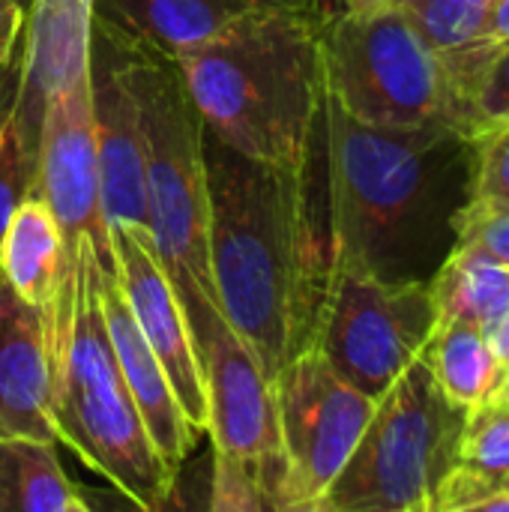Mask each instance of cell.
<instances>
[{"label": "cell", "instance_id": "6da1fadb", "mask_svg": "<svg viewBox=\"0 0 509 512\" xmlns=\"http://www.w3.org/2000/svg\"><path fill=\"white\" fill-rule=\"evenodd\" d=\"M330 267L429 282L474 198V138L450 126H372L324 99Z\"/></svg>", "mask_w": 509, "mask_h": 512}, {"label": "cell", "instance_id": "7a4b0ae2", "mask_svg": "<svg viewBox=\"0 0 509 512\" xmlns=\"http://www.w3.org/2000/svg\"><path fill=\"white\" fill-rule=\"evenodd\" d=\"M204 162L213 297L276 381L288 360L315 345L330 282L309 171L249 159L207 129Z\"/></svg>", "mask_w": 509, "mask_h": 512}, {"label": "cell", "instance_id": "3957f363", "mask_svg": "<svg viewBox=\"0 0 509 512\" xmlns=\"http://www.w3.org/2000/svg\"><path fill=\"white\" fill-rule=\"evenodd\" d=\"M324 18L261 3L177 57L204 129L249 159L309 171L327 99Z\"/></svg>", "mask_w": 509, "mask_h": 512}, {"label": "cell", "instance_id": "277c9868", "mask_svg": "<svg viewBox=\"0 0 509 512\" xmlns=\"http://www.w3.org/2000/svg\"><path fill=\"white\" fill-rule=\"evenodd\" d=\"M51 423L93 474L144 512L168 510L177 471L165 465L117 366L105 312L102 267L87 240L72 252V303L48 336Z\"/></svg>", "mask_w": 509, "mask_h": 512}, {"label": "cell", "instance_id": "5b68a950", "mask_svg": "<svg viewBox=\"0 0 509 512\" xmlns=\"http://www.w3.org/2000/svg\"><path fill=\"white\" fill-rule=\"evenodd\" d=\"M99 27L114 39L123 75L138 102L153 246L180 297L189 291H204L213 297L207 261V162L201 114L174 60L147 54L105 24Z\"/></svg>", "mask_w": 509, "mask_h": 512}, {"label": "cell", "instance_id": "8992f818", "mask_svg": "<svg viewBox=\"0 0 509 512\" xmlns=\"http://www.w3.org/2000/svg\"><path fill=\"white\" fill-rule=\"evenodd\" d=\"M468 408L456 405L417 354L375 399V411L318 512H435L462 462Z\"/></svg>", "mask_w": 509, "mask_h": 512}, {"label": "cell", "instance_id": "52a82bcc", "mask_svg": "<svg viewBox=\"0 0 509 512\" xmlns=\"http://www.w3.org/2000/svg\"><path fill=\"white\" fill-rule=\"evenodd\" d=\"M321 54L327 96L351 117L390 129L450 126L465 132L444 54L399 6L330 12L321 27Z\"/></svg>", "mask_w": 509, "mask_h": 512}, {"label": "cell", "instance_id": "ba28073f", "mask_svg": "<svg viewBox=\"0 0 509 512\" xmlns=\"http://www.w3.org/2000/svg\"><path fill=\"white\" fill-rule=\"evenodd\" d=\"M435 318L429 282L330 267L315 348L348 384L378 399L423 351Z\"/></svg>", "mask_w": 509, "mask_h": 512}, {"label": "cell", "instance_id": "9c48e42d", "mask_svg": "<svg viewBox=\"0 0 509 512\" xmlns=\"http://www.w3.org/2000/svg\"><path fill=\"white\" fill-rule=\"evenodd\" d=\"M285 459V512H318L354 453L375 399L348 384L312 345L273 381Z\"/></svg>", "mask_w": 509, "mask_h": 512}, {"label": "cell", "instance_id": "30bf717a", "mask_svg": "<svg viewBox=\"0 0 509 512\" xmlns=\"http://www.w3.org/2000/svg\"><path fill=\"white\" fill-rule=\"evenodd\" d=\"M207 396V435L216 450L249 459H270L282 453L276 387L264 372L252 345L225 321L216 300L204 291L180 297Z\"/></svg>", "mask_w": 509, "mask_h": 512}, {"label": "cell", "instance_id": "8fae6325", "mask_svg": "<svg viewBox=\"0 0 509 512\" xmlns=\"http://www.w3.org/2000/svg\"><path fill=\"white\" fill-rule=\"evenodd\" d=\"M33 186L48 201L60 225L69 264L75 246L87 240L99 258L102 276L117 279L114 240L102 207L99 162L90 120V69L45 99L36 132Z\"/></svg>", "mask_w": 509, "mask_h": 512}, {"label": "cell", "instance_id": "7c38bea8", "mask_svg": "<svg viewBox=\"0 0 509 512\" xmlns=\"http://www.w3.org/2000/svg\"><path fill=\"white\" fill-rule=\"evenodd\" d=\"M111 240L117 258V285L129 303V312L159 357L183 414L201 435H207V396L192 327L183 300L153 246V237L141 225H117L111 228Z\"/></svg>", "mask_w": 509, "mask_h": 512}, {"label": "cell", "instance_id": "4fadbf2b", "mask_svg": "<svg viewBox=\"0 0 509 512\" xmlns=\"http://www.w3.org/2000/svg\"><path fill=\"white\" fill-rule=\"evenodd\" d=\"M90 120L108 228L141 225L150 231L138 102L114 39L96 21L90 24Z\"/></svg>", "mask_w": 509, "mask_h": 512}, {"label": "cell", "instance_id": "5bb4252c", "mask_svg": "<svg viewBox=\"0 0 509 512\" xmlns=\"http://www.w3.org/2000/svg\"><path fill=\"white\" fill-rule=\"evenodd\" d=\"M93 0H30L9 117L36 150L45 99L90 69Z\"/></svg>", "mask_w": 509, "mask_h": 512}, {"label": "cell", "instance_id": "9a60e30c", "mask_svg": "<svg viewBox=\"0 0 509 512\" xmlns=\"http://www.w3.org/2000/svg\"><path fill=\"white\" fill-rule=\"evenodd\" d=\"M0 438L54 441L45 315L0 276Z\"/></svg>", "mask_w": 509, "mask_h": 512}, {"label": "cell", "instance_id": "2e32d148", "mask_svg": "<svg viewBox=\"0 0 509 512\" xmlns=\"http://www.w3.org/2000/svg\"><path fill=\"white\" fill-rule=\"evenodd\" d=\"M102 312H105L117 366H120L126 387L138 405L147 435L156 444L165 465L180 474V468L192 456L201 432L183 414L177 393H174L159 357L141 336L117 279H108V276H102Z\"/></svg>", "mask_w": 509, "mask_h": 512}, {"label": "cell", "instance_id": "e0dca14e", "mask_svg": "<svg viewBox=\"0 0 509 512\" xmlns=\"http://www.w3.org/2000/svg\"><path fill=\"white\" fill-rule=\"evenodd\" d=\"M0 276L54 327L72 303V264L48 201L30 186L0 243Z\"/></svg>", "mask_w": 509, "mask_h": 512}, {"label": "cell", "instance_id": "ac0fdd59", "mask_svg": "<svg viewBox=\"0 0 509 512\" xmlns=\"http://www.w3.org/2000/svg\"><path fill=\"white\" fill-rule=\"evenodd\" d=\"M261 0H93V18L129 45L177 60Z\"/></svg>", "mask_w": 509, "mask_h": 512}, {"label": "cell", "instance_id": "d6986e66", "mask_svg": "<svg viewBox=\"0 0 509 512\" xmlns=\"http://www.w3.org/2000/svg\"><path fill=\"white\" fill-rule=\"evenodd\" d=\"M81 489L66 477L54 441L0 438V512H84Z\"/></svg>", "mask_w": 509, "mask_h": 512}, {"label": "cell", "instance_id": "ffe728a7", "mask_svg": "<svg viewBox=\"0 0 509 512\" xmlns=\"http://www.w3.org/2000/svg\"><path fill=\"white\" fill-rule=\"evenodd\" d=\"M420 357L432 369L438 387L468 411L486 405L504 375V363L495 357L486 333L459 321L435 318Z\"/></svg>", "mask_w": 509, "mask_h": 512}, {"label": "cell", "instance_id": "44dd1931", "mask_svg": "<svg viewBox=\"0 0 509 512\" xmlns=\"http://www.w3.org/2000/svg\"><path fill=\"white\" fill-rule=\"evenodd\" d=\"M435 315L483 330L486 336L509 309V270L468 252L450 258L429 279Z\"/></svg>", "mask_w": 509, "mask_h": 512}, {"label": "cell", "instance_id": "7402d4cb", "mask_svg": "<svg viewBox=\"0 0 509 512\" xmlns=\"http://www.w3.org/2000/svg\"><path fill=\"white\" fill-rule=\"evenodd\" d=\"M435 51L486 39L495 0H393Z\"/></svg>", "mask_w": 509, "mask_h": 512}, {"label": "cell", "instance_id": "603a6c76", "mask_svg": "<svg viewBox=\"0 0 509 512\" xmlns=\"http://www.w3.org/2000/svg\"><path fill=\"white\" fill-rule=\"evenodd\" d=\"M207 510L273 512L270 489H267V459H249L213 447Z\"/></svg>", "mask_w": 509, "mask_h": 512}, {"label": "cell", "instance_id": "cb8c5ba5", "mask_svg": "<svg viewBox=\"0 0 509 512\" xmlns=\"http://www.w3.org/2000/svg\"><path fill=\"white\" fill-rule=\"evenodd\" d=\"M462 468L501 486L509 474V408L507 405H477L468 411L462 435Z\"/></svg>", "mask_w": 509, "mask_h": 512}, {"label": "cell", "instance_id": "d4e9b609", "mask_svg": "<svg viewBox=\"0 0 509 512\" xmlns=\"http://www.w3.org/2000/svg\"><path fill=\"white\" fill-rule=\"evenodd\" d=\"M36 177V150L27 144L9 111L0 123V243L18 201L30 192Z\"/></svg>", "mask_w": 509, "mask_h": 512}, {"label": "cell", "instance_id": "484cf974", "mask_svg": "<svg viewBox=\"0 0 509 512\" xmlns=\"http://www.w3.org/2000/svg\"><path fill=\"white\" fill-rule=\"evenodd\" d=\"M474 147H477L474 201L509 213V123L480 132L474 138Z\"/></svg>", "mask_w": 509, "mask_h": 512}, {"label": "cell", "instance_id": "4316f807", "mask_svg": "<svg viewBox=\"0 0 509 512\" xmlns=\"http://www.w3.org/2000/svg\"><path fill=\"white\" fill-rule=\"evenodd\" d=\"M453 252H468L509 270V213L483 207L471 198L459 219V240Z\"/></svg>", "mask_w": 509, "mask_h": 512}, {"label": "cell", "instance_id": "83f0119b", "mask_svg": "<svg viewBox=\"0 0 509 512\" xmlns=\"http://www.w3.org/2000/svg\"><path fill=\"white\" fill-rule=\"evenodd\" d=\"M477 135L509 123V39H498L495 51L486 60V69L474 96Z\"/></svg>", "mask_w": 509, "mask_h": 512}, {"label": "cell", "instance_id": "f1b7e54d", "mask_svg": "<svg viewBox=\"0 0 509 512\" xmlns=\"http://www.w3.org/2000/svg\"><path fill=\"white\" fill-rule=\"evenodd\" d=\"M24 21H27L24 6L9 9L0 18V81L9 72V66L18 63V48H21V39H24Z\"/></svg>", "mask_w": 509, "mask_h": 512}, {"label": "cell", "instance_id": "f546056e", "mask_svg": "<svg viewBox=\"0 0 509 512\" xmlns=\"http://www.w3.org/2000/svg\"><path fill=\"white\" fill-rule=\"evenodd\" d=\"M489 39H509V0H495L489 24H486Z\"/></svg>", "mask_w": 509, "mask_h": 512}, {"label": "cell", "instance_id": "4dcf8cb0", "mask_svg": "<svg viewBox=\"0 0 509 512\" xmlns=\"http://www.w3.org/2000/svg\"><path fill=\"white\" fill-rule=\"evenodd\" d=\"M489 339V345H492V351H495V357L509 366V309L501 315V321L492 327V333L486 336Z\"/></svg>", "mask_w": 509, "mask_h": 512}, {"label": "cell", "instance_id": "1f68e13d", "mask_svg": "<svg viewBox=\"0 0 509 512\" xmlns=\"http://www.w3.org/2000/svg\"><path fill=\"white\" fill-rule=\"evenodd\" d=\"M261 3H276V6H291V9H309L318 15H330L336 9V0H261Z\"/></svg>", "mask_w": 509, "mask_h": 512}, {"label": "cell", "instance_id": "d6a6232c", "mask_svg": "<svg viewBox=\"0 0 509 512\" xmlns=\"http://www.w3.org/2000/svg\"><path fill=\"white\" fill-rule=\"evenodd\" d=\"M477 510H509V492L507 489H498V492H492Z\"/></svg>", "mask_w": 509, "mask_h": 512}, {"label": "cell", "instance_id": "836d02e7", "mask_svg": "<svg viewBox=\"0 0 509 512\" xmlns=\"http://www.w3.org/2000/svg\"><path fill=\"white\" fill-rule=\"evenodd\" d=\"M393 0H336V9L333 12H342V9H375V6H387Z\"/></svg>", "mask_w": 509, "mask_h": 512}, {"label": "cell", "instance_id": "e575fe53", "mask_svg": "<svg viewBox=\"0 0 509 512\" xmlns=\"http://www.w3.org/2000/svg\"><path fill=\"white\" fill-rule=\"evenodd\" d=\"M489 402L492 405H507L509 408V366H504V375H501V381H498V387H495Z\"/></svg>", "mask_w": 509, "mask_h": 512}, {"label": "cell", "instance_id": "d590c367", "mask_svg": "<svg viewBox=\"0 0 509 512\" xmlns=\"http://www.w3.org/2000/svg\"><path fill=\"white\" fill-rule=\"evenodd\" d=\"M18 6H24V9H27V6H30V0H0V18H3L9 9H18Z\"/></svg>", "mask_w": 509, "mask_h": 512}, {"label": "cell", "instance_id": "8d00e7d4", "mask_svg": "<svg viewBox=\"0 0 509 512\" xmlns=\"http://www.w3.org/2000/svg\"><path fill=\"white\" fill-rule=\"evenodd\" d=\"M498 489H507V492H509V474L504 477V480H501V486H498Z\"/></svg>", "mask_w": 509, "mask_h": 512}, {"label": "cell", "instance_id": "74e56055", "mask_svg": "<svg viewBox=\"0 0 509 512\" xmlns=\"http://www.w3.org/2000/svg\"><path fill=\"white\" fill-rule=\"evenodd\" d=\"M3 114H6V105H0V123H3Z\"/></svg>", "mask_w": 509, "mask_h": 512}]
</instances>
